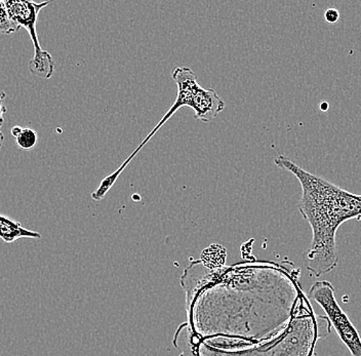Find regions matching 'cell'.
<instances>
[{"label": "cell", "mask_w": 361, "mask_h": 356, "mask_svg": "<svg viewBox=\"0 0 361 356\" xmlns=\"http://www.w3.org/2000/svg\"><path fill=\"white\" fill-rule=\"evenodd\" d=\"M6 98V94L4 92H0V123H4V115H6V107L2 104L4 102V99Z\"/></svg>", "instance_id": "obj_15"}, {"label": "cell", "mask_w": 361, "mask_h": 356, "mask_svg": "<svg viewBox=\"0 0 361 356\" xmlns=\"http://www.w3.org/2000/svg\"><path fill=\"white\" fill-rule=\"evenodd\" d=\"M55 61L49 51H44V53L37 57L32 58L29 62V70L33 75L38 76L44 80H49L55 72Z\"/></svg>", "instance_id": "obj_9"}, {"label": "cell", "mask_w": 361, "mask_h": 356, "mask_svg": "<svg viewBox=\"0 0 361 356\" xmlns=\"http://www.w3.org/2000/svg\"><path fill=\"white\" fill-rule=\"evenodd\" d=\"M42 238V234L38 232L26 229L22 226L21 223L6 216L0 215V240L4 243H13L22 238L40 240Z\"/></svg>", "instance_id": "obj_8"}, {"label": "cell", "mask_w": 361, "mask_h": 356, "mask_svg": "<svg viewBox=\"0 0 361 356\" xmlns=\"http://www.w3.org/2000/svg\"><path fill=\"white\" fill-rule=\"evenodd\" d=\"M51 1L40 2L36 4L33 1H16V0H6V10L11 19L15 22L19 28L26 29L27 32L30 35L34 47V56L42 55L44 49H42L36 32V24H37L38 15L39 13L51 4Z\"/></svg>", "instance_id": "obj_6"}, {"label": "cell", "mask_w": 361, "mask_h": 356, "mask_svg": "<svg viewBox=\"0 0 361 356\" xmlns=\"http://www.w3.org/2000/svg\"><path fill=\"white\" fill-rule=\"evenodd\" d=\"M226 250L222 245H214L205 250L202 254L203 264L211 269H222L226 267Z\"/></svg>", "instance_id": "obj_11"}, {"label": "cell", "mask_w": 361, "mask_h": 356, "mask_svg": "<svg viewBox=\"0 0 361 356\" xmlns=\"http://www.w3.org/2000/svg\"><path fill=\"white\" fill-rule=\"evenodd\" d=\"M191 109L197 121L211 123L225 109V102L214 89L200 87L194 92Z\"/></svg>", "instance_id": "obj_7"}, {"label": "cell", "mask_w": 361, "mask_h": 356, "mask_svg": "<svg viewBox=\"0 0 361 356\" xmlns=\"http://www.w3.org/2000/svg\"><path fill=\"white\" fill-rule=\"evenodd\" d=\"M274 164L293 173L301 184L299 211L312 230V243L305 254L307 270L316 278L329 274L338 262V229L347 221L361 216V195L307 172L284 155L277 156Z\"/></svg>", "instance_id": "obj_2"}, {"label": "cell", "mask_w": 361, "mask_h": 356, "mask_svg": "<svg viewBox=\"0 0 361 356\" xmlns=\"http://www.w3.org/2000/svg\"><path fill=\"white\" fill-rule=\"evenodd\" d=\"M324 19L327 23L335 24L337 23L338 19H340V13L336 8H329L324 13Z\"/></svg>", "instance_id": "obj_14"}, {"label": "cell", "mask_w": 361, "mask_h": 356, "mask_svg": "<svg viewBox=\"0 0 361 356\" xmlns=\"http://www.w3.org/2000/svg\"><path fill=\"white\" fill-rule=\"evenodd\" d=\"M356 220L358 221V222H360L361 223V216H360V217H358L357 219H356Z\"/></svg>", "instance_id": "obj_19"}, {"label": "cell", "mask_w": 361, "mask_h": 356, "mask_svg": "<svg viewBox=\"0 0 361 356\" xmlns=\"http://www.w3.org/2000/svg\"><path fill=\"white\" fill-rule=\"evenodd\" d=\"M173 80L177 83L178 96L176 99L175 103L173 104L168 112L164 115L159 123H157V127L153 128L152 132L146 137L145 140L137 146V149L142 150V148L150 141V139L154 136L155 134L159 130V128L164 127V123L169 121V118L175 115L178 110L183 107L191 108L192 101H193L194 92L200 87L197 82V76L193 71L188 67H177L173 71Z\"/></svg>", "instance_id": "obj_5"}, {"label": "cell", "mask_w": 361, "mask_h": 356, "mask_svg": "<svg viewBox=\"0 0 361 356\" xmlns=\"http://www.w3.org/2000/svg\"><path fill=\"white\" fill-rule=\"evenodd\" d=\"M304 294L293 271L273 262L224 267L187 305L194 340L259 342L292 319Z\"/></svg>", "instance_id": "obj_1"}, {"label": "cell", "mask_w": 361, "mask_h": 356, "mask_svg": "<svg viewBox=\"0 0 361 356\" xmlns=\"http://www.w3.org/2000/svg\"><path fill=\"white\" fill-rule=\"evenodd\" d=\"M37 133L32 128H23L21 134L16 138L18 147L22 150H32L37 144Z\"/></svg>", "instance_id": "obj_12"}, {"label": "cell", "mask_w": 361, "mask_h": 356, "mask_svg": "<svg viewBox=\"0 0 361 356\" xmlns=\"http://www.w3.org/2000/svg\"><path fill=\"white\" fill-rule=\"evenodd\" d=\"M320 109L327 110L329 109V104L324 103L322 106H320Z\"/></svg>", "instance_id": "obj_18"}, {"label": "cell", "mask_w": 361, "mask_h": 356, "mask_svg": "<svg viewBox=\"0 0 361 356\" xmlns=\"http://www.w3.org/2000/svg\"><path fill=\"white\" fill-rule=\"evenodd\" d=\"M309 297L326 312L331 326L347 347L351 356H361V337L355 326L336 299L335 288L327 281H318L311 286Z\"/></svg>", "instance_id": "obj_4"}, {"label": "cell", "mask_w": 361, "mask_h": 356, "mask_svg": "<svg viewBox=\"0 0 361 356\" xmlns=\"http://www.w3.org/2000/svg\"><path fill=\"white\" fill-rule=\"evenodd\" d=\"M318 315L302 295L292 319L279 333L259 342L212 338L194 340L196 356H317Z\"/></svg>", "instance_id": "obj_3"}, {"label": "cell", "mask_w": 361, "mask_h": 356, "mask_svg": "<svg viewBox=\"0 0 361 356\" xmlns=\"http://www.w3.org/2000/svg\"><path fill=\"white\" fill-rule=\"evenodd\" d=\"M22 130V127H19V125H16V127L11 128V135H13V137H15V138H17V137L19 136L20 134H21Z\"/></svg>", "instance_id": "obj_16"}, {"label": "cell", "mask_w": 361, "mask_h": 356, "mask_svg": "<svg viewBox=\"0 0 361 356\" xmlns=\"http://www.w3.org/2000/svg\"><path fill=\"white\" fill-rule=\"evenodd\" d=\"M2 125H4V123H0V148L2 147L4 142V133L1 132Z\"/></svg>", "instance_id": "obj_17"}, {"label": "cell", "mask_w": 361, "mask_h": 356, "mask_svg": "<svg viewBox=\"0 0 361 356\" xmlns=\"http://www.w3.org/2000/svg\"><path fill=\"white\" fill-rule=\"evenodd\" d=\"M19 29V27L11 19L4 1H0V35H13Z\"/></svg>", "instance_id": "obj_13"}, {"label": "cell", "mask_w": 361, "mask_h": 356, "mask_svg": "<svg viewBox=\"0 0 361 356\" xmlns=\"http://www.w3.org/2000/svg\"><path fill=\"white\" fill-rule=\"evenodd\" d=\"M134 159V157L130 155V157L126 159V161L117 168L115 172L110 173L107 177L104 178L102 180L100 185H99L98 188L92 193V198L96 202H100V200H104L105 196L107 195V193L109 192L110 189L114 186V184L116 183L117 180H118L119 176L121 175V173L123 172L124 168L128 166V164H130V161Z\"/></svg>", "instance_id": "obj_10"}]
</instances>
